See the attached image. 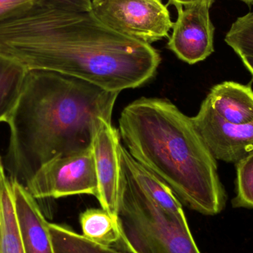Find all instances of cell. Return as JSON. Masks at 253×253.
I'll list each match as a JSON object with an SVG mask.
<instances>
[{
    "mask_svg": "<svg viewBox=\"0 0 253 253\" xmlns=\"http://www.w3.org/2000/svg\"><path fill=\"white\" fill-rule=\"evenodd\" d=\"M0 55L118 93L151 80L162 61L151 44L101 22L90 0H40L0 24Z\"/></svg>",
    "mask_w": 253,
    "mask_h": 253,
    "instance_id": "cell-1",
    "label": "cell"
},
{
    "mask_svg": "<svg viewBox=\"0 0 253 253\" xmlns=\"http://www.w3.org/2000/svg\"><path fill=\"white\" fill-rule=\"evenodd\" d=\"M119 94L60 73L29 70L7 122L10 179L25 187L51 159L91 147L101 121L111 123Z\"/></svg>",
    "mask_w": 253,
    "mask_h": 253,
    "instance_id": "cell-2",
    "label": "cell"
},
{
    "mask_svg": "<svg viewBox=\"0 0 253 253\" xmlns=\"http://www.w3.org/2000/svg\"><path fill=\"white\" fill-rule=\"evenodd\" d=\"M119 133L135 160L166 183L190 209L219 214L227 196L216 159L192 117L166 99L142 97L126 107Z\"/></svg>",
    "mask_w": 253,
    "mask_h": 253,
    "instance_id": "cell-3",
    "label": "cell"
},
{
    "mask_svg": "<svg viewBox=\"0 0 253 253\" xmlns=\"http://www.w3.org/2000/svg\"><path fill=\"white\" fill-rule=\"evenodd\" d=\"M119 245L129 253H202L186 215H175L155 203L122 171Z\"/></svg>",
    "mask_w": 253,
    "mask_h": 253,
    "instance_id": "cell-4",
    "label": "cell"
},
{
    "mask_svg": "<svg viewBox=\"0 0 253 253\" xmlns=\"http://www.w3.org/2000/svg\"><path fill=\"white\" fill-rule=\"evenodd\" d=\"M96 17L111 29L151 44L169 37L173 26L161 0H90Z\"/></svg>",
    "mask_w": 253,
    "mask_h": 253,
    "instance_id": "cell-5",
    "label": "cell"
},
{
    "mask_svg": "<svg viewBox=\"0 0 253 253\" xmlns=\"http://www.w3.org/2000/svg\"><path fill=\"white\" fill-rule=\"evenodd\" d=\"M25 188L35 199L92 195L97 199L98 181L92 147L59 156L44 164Z\"/></svg>",
    "mask_w": 253,
    "mask_h": 253,
    "instance_id": "cell-6",
    "label": "cell"
},
{
    "mask_svg": "<svg viewBox=\"0 0 253 253\" xmlns=\"http://www.w3.org/2000/svg\"><path fill=\"white\" fill-rule=\"evenodd\" d=\"M192 120L215 159L236 164L253 151V122L243 125L229 123L205 100Z\"/></svg>",
    "mask_w": 253,
    "mask_h": 253,
    "instance_id": "cell-7",
    "label": "cell"
},
{
    "mask_svg": "<svg viewBox=\"0 0 253 253\" xmlns=\"http://www.w3.org/2000/svg\"><path fill=\"white\" fill-rule=\"evenodd\" d=\"M206 4L178 6L168 47L178 59L190 65L205 60L214 52L215 27Z\"/></svg>",
    "mask_w": 253,
    "mask_h": 253,
    "instance_id": "cell-8",
    "label": "cell"
},
{
    "mask_svg": "<svg viewBox=\"0 0 253 253\" xmlns=\"http://www.w3.org/2000/svg\"><path fill=\"white\" fill-rule=\"evenodd\" d=\"M119 131L102 120L92 143L98 181L97 199L102 209L118 216L121 198V159Z\"/></svg>",
    "mask_w": 253,
    "mask_h": 253,
    "instance_id": "cell-9",
    "label": "cell"
},
{
    "mask_svg": "<svg viewBox=\"0 0 253 253\" xmlns=\"http://www.w3.org/2000/svg\"><path fill=\"white\" fill-rule=\"evenodd\" d=\"M10 181L24 253H54L49 222L42 212L37 199L20 183L15 180Z\"/></svg>",
    "mask_w": 253,
    "mask_h": 253,
    "instance_id": "cell-10",
    "label": "cell"
},
{
    "mask_svg": "<svg viewBox=\"0 0 253 253\" xmlns=\"http://www.w3.org/2000/svg\"><path fill=\"white\" fill-rule=\"evenodd\" d=\"M205 101L229 123L243 125L253 122V90L251 83H220L212 87Z\"/></svg>",
    "mask_w": 253,
    "mask_h": 253,
    "instance_id": "cell-11",
    "label": "cell"
},
{
    "mask_svg": "<svg viewBox=\"0 0 253 253\" xmlns=\"http://www.w3.org/2000/svg\"><path fill=\"white\" fill-rule=\"evenodd\" d=\"M120 159L122 171L155 203L174 215H185L181 202L169 186L135 160L123 144L120 147Z\"/></svg>",
    "mask_w": 253,
    "mask_h": 253,
    "instance_id": "cell-12",
    "label": "cell"
},
{
    "mask_svg": "<svg viewBox=\"0 0 253 253\" xmlns=\"http://www.w3.org/2000/svg\"><path fill=\"white\" fill-rule=\"evenodd\" d=\"M29 70L0 55V123H7L23 91Z\"/></svg>",
    "mask_w": 253,
    "mask_h": 253,
    "instance_id": "cell-13",
    "label": "cell"
},
{
    "mask_svg": "<svg viewBox=\"0 0 253 253\" xmlns=\"http://www.w3.org/2000/svg\"><path fill=\"white\" fill-rule=\"evenodd\" d=\"M0 253H24L13 205L11 184L6 175L0 187Z\"/></svg>",
    "mask_w": 253,
    "mask_h": 253,
    "instance_id": "cell-14",
    "label": "cell"
},
{
    "mask_svg": "<svg viewBox=\"0 0 253 253\" xmlns=\"http://www.w3.org/2000/svg\"><path fill=\"white\" fill-rule=\"evenodd\" d=\"M80 221L83 236L92 242L111 247L121 239L118 219L102 208L84 211Z\"/></svg>",
    "mask_w": 253,
    "mask_h": 253,
    "instance_id": "cell-15",
    "label": "cell"
},
{
    "mask_svg": "<svg viewBox=\"0 0 253 253\" xmlns=\"http://www.w3.org/2000/svg\"><path fill=\"white\" fill-rule=\"evenodd\" d=\"M54 253H129L89 240L67 226L48 224Z\"/></svg>",
    "mask_w": 253,
    "mask_h": 253,
    "instance_id": "cell-16",
    "label": "cell"
},
{
    "mask_svg": "<svg viewBox=\"0 0 253 253\" xmlns=\"http://www.w3.org/2000/svg\"><path fill=\"white\" fill-rule=\"evenodd\" d=\"M236 186L233 208L253 210V150L236 163Z\"/></svg>",
    "mask_w": 253,
    "mask_h": 253,
    "instance_id": "cell-17",
    "label": "cell"
},
{
    "mask_svg": "<svg viewBox=\"0 0 253 253\" xmlns=\"http://www.w3.org/2000/svg\"><path fill=\"white\" fill-rule=\"evenodd\" d=\"M224 41L240 57H253V13L238 18L226 34Z\"/></svg>",
    "mask_w": 253,
    "mask_h": 253,
    "instance_id": "cell-18",
    "label": "cell"
},
{
    "mask_svg": "<svg viewBox=\"0 0 253 253\" xmlns=\"http://www.w3.org/2000/svg\"><path fill=\"white\" fill-rule=\"evenodd\" d=\"M40 0H0V24L31 10Z\"/></svg>",
    "mask_w": 253,
    "mask_h": 253,
    "instance_id": "cell-19",
    "label": "cell"
},
{
    "mask_svg": "<svg viewBox=\"0 0 253 253\" xmlns=\"http://www.w3.org/2000/svg\"><path fill=\"white\" fill-rule=\"evenodd\" d=\"M215 0H169V4H173L175 7L178 6L187 7V6L195 5V4H206L212 6Z\"/></svg>",
    "mask_w": 253,
    "mask_h": 253,
    "instance_id": "cell-20",
    "label": "cell"
},
{
    "mask_svg": "<svg viewBox=\"0 0 253 253\" xmlns=\"http://www.w3.org/2000/svg\"><path fill=\"white\" fill-rule=\"evenodd\" d=\"M242 62H243L247 69L252 74L253 77V57L252 56H241Z\"/></svg>",
    "mask_w": 253,
    "mask_h": 253,
    "instance_id": "cell-21",
    "label": "cell"
},
{
    "mask_svg": "<svg viewBox=\"0 0 253 253\" xmlns=\"http://www.w3.org/2000/svg\"><path fill=\"white\" fill-rule=\"evenodd\" d=\"M4 176H5L4 168V166H3L2 162H1V157H0V187H1V181H2Z\"/></svg>",
    "mask_w": 253,
    "mask_h": 253,
    "instance_id": "cell-22",
    "label": "cell"
},
{
    "mask_svg": "<svg viewBox=\"0 0 253 253\" xmlns=\"http://www.w3.org/2000/svg\"><path fill=\"white\" fill-rule=\"evenodd\" d=\"M239 1H243V2L246 3L247 4L251 7V5L253 4V0H239Z\"/></svg>",
    "mask_w": 253,
    "mask_h": 253,
    "instance_id": "cell-23",
    "label": "cell"
}]
</instances>
